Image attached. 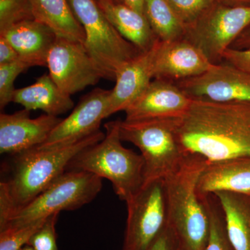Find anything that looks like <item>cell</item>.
Masks as SVG:
<instances>
[{
	"label": "cell",
	"instance_id": "cell-3",
	"mask_svg": "<svg viewBox=\"0 0 250 250\" xmlns=\"http://www.w3.org/2000/svg\"><path fill=\"white\" fill-rule=\"evenodd\" d=\"M206 165L199 156L186 155L177 172L164 179L168 224L183 250H205L210 233V218L197 182Z\"/></svg>",
	"mask_w": 250,
	"mask_h": 250
},
{
	"label": "cell",
	"instance_id": "cell-5",
	"mask_svg": "<svg viewBox=\"0 0 250 250\" xmlns=\"http://www.w3.org/2000/svg\"><path fill=\"white\" fill-rule=\"evenodd\" d=\"M179 118L141 121H120L122 141L136 146L145 162V182L166 179L185 159L177 137Z\"/></svg>",
	"mask_w": 250,
	"mask_h": 250
},
{
	"label": "cell",
	"instance_id": "cell-9",
	"mask_svg": "<svg viewBox=\"0 0 250 250\" xmlns=\"http://www.w3.org/2000/svg\"><path fill=\"white\" fill-rule=\"evenodd\" d=\"M126 204L127 219L122 250H147L168 225L164 179L144 182Z\"/></svg>",
	"mask_w": 250,
	"mask_h": 250
},
{
	"label": "cell",
	"instance_id": "cell-31",
	"mask_svg": "<svg viewBox=\"0 0 250 250\" xmlns=\"http://www.w3.org/2000/svg\"><path fill=\"white\" fill-rule=\"evenodd\" d=\"M223 62L250 74V49L229 48L223 54Z\"/></svg>",
	"mask_w": 250,
	"mask_h": 250
},
{
	"label": "cell",
	"instance_id": "cell-33",
	"mask_svg": "<svg viewBox=\"0 0 250 250\" xmlns=\"http://www.w3.org/2000/svg\"><path fill=\"white\" fill-rule=\"evenodd\" d=\"M230 48L250 49V27L242 33L241 35L234 41Z\"/></svg>",
	"mask_w": 250,
	"mask_h": 250
},
{
	"label": "cell",
	"instance_id": "cell-8",
	"mask_svg": "<svg viewBox=\"0 0 250 250\" xmlns=\"http://www.w3.org/2000/svg\"><path fill=\"white\" fill-rule=\"evenodd\" d=\"M250 27V6H229L218 1L187 27L184 39L205 54L213 65Z\"/></svg>",
	"mask_w": 250,
	"mask_h": 250
},
{
	"label": "cell",
	"instance_id": "cell-20",
	"mask_svg": "<svg viewBox=\"0 0 250 250\" xmlns=\"http://www.w3.org/2000/svg\"><path fill=\"white\" fill-rule=\"evenodd\" d=\"M12 102L28 111L41 110L57 117L74 107L71 96L64 93L47 74L39 77L33 84L16 89Z\"/></svg>",
	"mask_w": 250,
	"mask_h": 250
},
{
	"label": "cell",
	"instance_id": "cell-32",
	"mask_svg": "<svg viewBox=\"0 0 250 250\" xmlns=\"http://www.w3.org/2000/svg\"><path fill=\"white\" fill-rule=\"evenodd\" d=\"M19 59L17 51L4 37L0 36V65L11 63Z\"/></svg>",
	"mask_w": 250,
	"mask_h": 250
},
{
	"label": "cell",
	"instance_id": "cell-10",
	"mask_svg": "<svg viewBox=\"0 0 250 250\" xmlns=\"http://www.w3.org/2000/svg\"><path fill=\"white\" fill-rule=\"evenodd\" d=\"M49 75L70 95L97 84L103 75L84 44L57 36L47 59Z\"/></svg>",
	"mask_w": 250,
	"mask_h": 250
},
{
	"label": "cell",
	"instance_id": "cell-12",
	"mask_svg": "<svg viewBox=\"0 0 250 250\" xmlns=\"http://www.w3.org/2000/svg\"><path fill=\"white\" fill-rule=\"evenodd\" d=\"M111 90L95 88L84 95L70 116L62 120L49 135L40 149L62 147L100 131L102 121L107 118Z\"/></svg>",
	"mask_w": 250,
	"mask_h": 250
},
{
	"label": "cell",
	"instance_id": "cell-36",
	"mask_svg": "<svg viewBox=\"0 0 250 250\" xmlns=\"http://www.w3.org/2000/svg\"><path fill=\"white\" fill-rule=\"evenodd\" d=\"M20 250H34V248H32V247L29 246V245H26V246L22 247V248H21V249Z\"/></svg>",
	"mask_w": 250,
	"mask_h": 250
},
{
	"label": "cell",
	"instance_id": "cell-18",
	"mask_svg": "<svg viewBox=\"0 0 250 250\" xmlns=\"http://www.w3.org/2000/svg\"><path fill=\"white\" fill-rule=\"evenodd\" d=\"M199 195L231 192L250 197V157L207 162L197 182Z\"/></svg>",
	"mask_w": 250,
	"mask_h": 250
},
{
	"label": "cell",
	"instance_id": "cell-34",
	"mask_svg": "<svg viewBox=\"0 0 250 250\" xmlns=\"http://www.w3.org/2000/svg\"><path fill=\"white\" fill-rule=\"evenodd\" d=\"M124 4L126 6L141 13V14H144V6L146 0H123Z\"/></svg>",
	"mask_w": 250,
	"mask_h": 250
},
{
	"label": "cell",
	"instance_id": "cell-27",
	"mask_svg": "<svg viewBox=\"0 0 250 250\" xmlns=\"http://www.w3.org/2000/svg\"><path fill=\"white\" fill-rule=\"evenodd\" d=\"M30 67L19 59L11 63L0 65V108L4 109L13 100L16 88L14 83L18 75Z\"/></svg>",
	"mask_w": 250,
	"mask_h": 250
},
{
	"label": "cell",
	"instance_id": "cell-6",
	"mask_svg": "<svg viewBox=\"0 0 250 250\" xmlns=\"http://www.w3.org/2000/svg\"><path fill=\"white\" fill-rule=\"evenodd\" d=\"M68 2L84 30L85 47L103 79L114 81L122 67L142 52L112 25L97 0H68Z\"/></svg>",
	"mask_w": 250,
	"mask_h": 250
},
{
	"label": "cell",
	"instance_id": "cell-22",
	"mask_svg": "<svg viewBox=\"0 0 250 250\" xmlns=\"http://www.w3.org/2000/svg\"><path fill=\"white\" fill-rule=\"evenodd\" d=\"M229 241L234 250H250V197L231 192H218Z\"/></svg>",
	"mask_w": 250,
	"mask_h": 250
},
{
	"label": "cell",
	"instance_id": "cell-30",
	"mask_svg": "<svg viewBox=\"0 0 250 250\" xmlns=\"http://www.w3.org/2000/svg\"><path fill=\"white\" fill-rule=\"evenodd\" d=\"M147 250H183L175 231L170 225Z\"/></svg>",
	"mask_w": 250,
	"mask_h": 250
},
{
	"label": "cell",
	"instance_id": "cell-26",
	"mask_svg": "<svg viewBox=\"0 0 250 250\" xmlns=\"http://www.w3.org/2000/svg\"><path fill=\"white\" fill-rule=\"evenodd\" d=\"M30 20L34 18L29 0H0V32Z\"/></svg>",
	"mask_w": 250,
	"mask_h": 250
},
{
	"label": "cell",
	"instance_id": "cell-16",
	"mask_svg": "<svg viewBox=\"0 0 250 250\" xmlns=\"http://www.w3.org/2000/svg\"><path fill=\"white\" fill-rule=\"evenodd\" d=\"M157 43L149 52L141 53L125 64L118 72L115 80L116 85L110 93L107 118L117 112L125 111L152 82Z\"/></svg>",
	"mask_w": 250,
	"mask_h": 250
},
{
	"label": "cell",
	"instance_id": "cell-19",
	"mask_svg": "<svg viewBox=\"0 0 250 250\" xmlns=\"http://www.w3.org/2000/svg\"><path fill=\"white\" fill-rule=\"evenodd\" d=\"M97 1L112 25L140 52H149L160 41L153 32L144 14L113 0Z\"/></svg>",
	"mask_w": 250,
	"mask_h": 250
},
{
	"label": "cell",
	"instance_id": "cell-35",
	"mask_svg": "<svg viewBox=\"0 0 250 250\" xmlns=\"http://www.w3.org/2000/svg\"><path fill=\"white\" fill-rule=\"evenodd\" d=\"M220 1L229 6H250V0H220Z\"/></svg>",
	"mask_w": 250,
	"mask_h": 250
},
{
	"label": "cell",
	"instance_id": "cell-21",
	"mask_svg": "<svg viewBox=\"0 0 250 250\" xmlns=\"http://www.w3.org/2000/svg\"><path fill=\"white\" fill-rule=\"evenodd\" d=\"M34 20L50 28L58 37L84 44V30L72 12L68 0H29Z\"/></svg>",
	"mask_w": 250,
	"mask_h": 250
},
{
	"label": "cell",
	"instance_id": "cell-2",
	"mask_svg": "<svg viewBox=\"0 0 250 250\" xmlns=\"http://www.w3.org/2000/svg\"><path fill=\"white\" fill-rule=\"evenodd\" d=\"M104 136L100 130L62 147H35L14 155L7 178L0 183V225L29 205L66 171L79 153L100 142Z\"/></svg>",
	"mask_w": 250,
	"mask_h": 250
},
{
	"label": "cell",
	"instance_id": "cell-7",
	"mask_svg": "<svg viewBox=\"0 0 250 250\" xmlns=\"http://www.w3.org/2000/svg\"><path fill=\"white\" fill-rule=\"evenodd\" d=\"M102 179L85 171H65L29 205L0 225V228L27 225L62 210L78 209L93 201L101 191Z\"/></svg>",
	"mask_w": 250,
	"mask_h": 250
},
{
	"label": "cell",
	"instance_id": "cell-24",
	"mask_svg": "<svg viewBox=\"0 0 250 250\" xmlns=\"http://www.w3.org/2000/svg\"><path fill=\"white\" fill-rule=\"evenodd\" d=\"M208 210L210 233L205 250H234L229 241L225 215L218 197L214 194L201 196Z\"/></svg>",
	"mask_w": 250,
	"mask_h": 250
},
{
	"label": "cell",
	"instance_id": "cell-37",
	"mask_svg": "<svg viewBox=\"0 0 250 250\" xmlns=\"http://www.w3.org/2000/svg\"><path fill=\"white\" fill-rule=\"evenodd\" d=\"M113 1L116 3H123V4H124V1H123V0H113Z\"/></svg>",
	"mask_w": 250,
	"mask_h": 250
},
{
	"label": "cell",
	"instance_id": "cell-1",
	"mask_svg": "<svg viewBox=\"0 0 250 250\" xmlns=\"http://www.w3.org/2000/svg\"><path fill=\"white\" fill-rule=\"evenodd\" d=\"M192 100L177 121V140L185 155L207 162L250 157V103Z\"/></svg>",
	"mask_w": 250,
	"mask_h": 250
},
{
	"label": "cell",
	"instance_id": "cell-29",
	"mask_svg": "<svg viewBox=\"0 0 250 250\" xmlns=\"http://www.w3.org/2000/svg\"><path fill=\"white\" fill-rule=\"evenodd\" d=\"M59 214L54 213L46 219L42 226L31 237L27 245L34 250H59L55 229Z\"/></svg>",
	"mask_w": 250,
	"mask_h": 250
},
{
	"label": "cell",
	"instance_id": "cell-15",
	"mask_svg": "<svg viewBox=\"0 0 250 250\" xmlns=\"http://www.w3.org/2000/svg\"><path fill=\"white\" fill-rule=\"evenodd\" d=\"M195 45L184 39L156 45L153 65L154 79L177 82L201 75L213 66Z\"/></svg>",
	"mask_w": 250,
	"mask_h": 250
},
{
	"label": "cell",
	"instance_id": "cell-11",
	"mask_svg": "<svg viewBox=\"0 0 250 250\" xmlns=\"http://www.w3.org/2000/svg\"><path fill=\"white\" fill-rule=\"evenodd\" d=\"M174 83L194 100L250 103V74L225 62L201 75Z\"/></svg>",
	"mask_w": 250,
	"mask_h": 250
},
{
	"label": "cell",
	"instance_id": "cell-17",
	"mask_svg": "<svg viewBox=\"0 0 250 250\" xmlns=\"http://www.w3.org/2000/svg\"><path fill=\"white\" fill-rule=\"evenodd\" d=\"M31 67H47L49 51L57 36L50 28L35 21H24L0 32Z\"/></svg>",
	"mask_w": 250,
	"mask_h": 250
},
{
	"label": "cell",
	"instance_id": "cell-23",
	"mask_svg": "<svg viewBox=\"0 0 250 250\" xmlns=\"http://www.w3.org/2000/svg\"><path fill=\"white\" fill-rule=\"evenodd\" d=\"M144 15L159 40L171 42L184 39L187 27L167 0H146Z\"/></svg>",
	"mask_w": 250,
	"mask_h": 250
},
{
	"label": "cell",
	"instance_id": "cell-4",
	"mask_svg": "<svg viewBox=\"0 0 250 250\" xmlns=\"http://www.w3.org/2000/svg\"><path fill=\"white\" fill-rule=\"evenodd\" d=\"M120 121L106 123L104 138L75 156L67 170L85 171L108 179L116 195L126 202L144 184L145 162L141 154L122 145Z\"/></svg>",
	"mask_w": 250,
	"mask_h": 250
},
{
	"label": "cell",
	"instance_id": "cell-14",
	"mask_svg": "<svg viewBox=\"0 0 250 250\" xmlns=\"http://www.w3.org/2000/svg\"><path fill=\"white\" fill-rule=\"evenodd\" d=\"M192 99L174 82L154 79L134 103L125 110L126 121L180 118Z\"/></svg>",
	"mask_w": 250,
	"mask_h": 250
},
{
	"label": "cell",
	"instance_id": "cell-25",
	"mask_svg": "<svg viewBox=\"0 0 250 250\" xmlns=\"http://www.w3.org/2000/svg\"><path fill=\"white\" fill-rule=\"evenodd\" d=\"M46 219L27 225L0 228V250H21L27 245L31 237L42 226Z\"/></svg>",
	"mask_w": 250,
	"mask_h": 250
},
{
	"label": "cell",
	"instance_id": "cell-28",
	"mask_svg": "<svg viewBox=\"0 0 250 250\" xmlns=\"http://www.w3.org/2000/svg\"><path fill=\"white\" fill-rule=\"evenodd\" d=\"M186 27L196 22L220 0H167Z\"/></svg>",
	"mask_w": 250,
	"mask_h": 250
},
{
	"label": "cell",
	"instance_id": "cell-13",
	"mask_svg": "<svg viewBox=\"0 0 250 250\" xmlns=\"http://www.w3.org/2000/svg\"><path fill=\"white\" fill-rule=\"evenodd\" d=\"M23 109L13 114L0 115V153L16 155L41 146L62 121L57 116L44 114L30 118Z\"/></svg>",
	"mask_w": 250,
	"mask_h": 250
}]
</instances>
